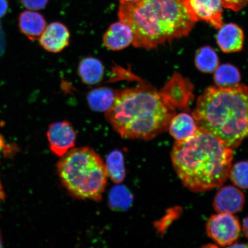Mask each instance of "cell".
<instances>
[{"label":"cell","instance_id":"cell-1","mask_svg":"<svg viewBox=\"0 0 248 248\" xmlns=\"http://www.w3.org/2000/svg\"><path fill=\"white\" fill-rule=\"evenodd\" d=\"M170 155L182 184L201 193L219 187L226 181L233 153L221 140L198 128L193 137L176 141Z\"/></svg>","mask_w":248,"mask_h":248},{"label":"cell","instance_id":"cell-2","mask_svg":"<svg viewBox=\"0 0 248 248\" xmlns=\"http://www.w3.org/2000/svg\"><path fill=\"white\" fill-rule=\"evenodd\" d=\"M118 14L132 30L133 46L147 49L188 36L195 23L184 0L120 2Z\"/></svg>","mask_w":248,"mask_h":248},{"label":"cell","instance_id":"cell-3","mask_svg":"<svg viewBox=\"0 0 248 248\" xmlns=\"http://www.w3.org/2000/svg\"><path fill=\"white\" fill-rule=\"evenodd\" d=\"M176 108L147 85L119 91L105 117L124 139L149 140L169 129Z\"/></svg>","mask_w":248,"mask_h":248},{"label":"cell","instance_id":"cell-4","mask_svg":"<svg viewBox=\"0 0 248 248\" xmlns=\"http://www.w3.org/2000/svg\"><path fill=\"white\" fill-rule=\"evenodd\" d=\"M193 116L198 128L236 148L248 138V86H210L198 98Z\"/></svg>","mask_w":248,"mask_h":248},{"label":"cell","instance_id":"cell-5","mask_svg":"<svg viewBox=\"0 0 248 248\" xmlns=\"http://www.w3.org/2000/svg\"><path fill=\"white\" fill-rule=\"evenodd\" d=\"M62 185L74 198L99 202L108 178L106 164L93 149L74 148L57 164Z\"/></svg>","mask_w":248,"mask_h":248},{"label":"cell","instance_id":"cell-6","mask_svg":"<svg viewBox=\"0 0 248 248\" xmlns=\"http://www.w3.org/2000/svg\"><path fill=\"white\" fill-rule=\"evenodd\" d=\"M170 106L188 111L194 100V86L190 80L181 74L175 73L160 92Z\"/></svg>","mask_w":248,"mask_h":248},{"label":"cell","instance_id":"cell-7","mask_svg":"<svg viewBox=\"0 0 248 248\" xmlns=\"http://www.w3.org/2000/svg\"><path fill=\"white\" fill-rule=\"evenodd\" d=\"M207 235L221 246H230L239 237L240 225L232 214L221 213L210 217L207 222Z\"/></svg>","mask_w":248,"mask_h":248},{"label":"cell","instance_id":"cell-8","mask_svg":"<svg viewBox=\"0 0 248 248\" xmlns=\"http://www.w3.org/2000/svg\"><path fill=\"white\" fill-rule=\"evenodd\" d=\"M184 2L186 10L195 23L204 21L216 29L224 25L221 0H184Z\"/></svg>","mask_w":248,"mask_h":248},{"label":"cell","instance_id":"cell-9","mask_svg":"<svg viewBox=\"0 0 248 248\" xmlns=\"http://www.w3.org/2000/svg\"><path fill=\"white\" fill-rule=\"evenodd\" d=\"M46 136L49 148L57 156H63L75 147L77 133L67 121L51 124L49 126Z\"/></svg>","mask_w":248,"mask_h":248},{"label":"cell","instance_id":"cell-10","mask_svg":"<svg viewBox=\"0 0 248 248\" xmlns=\"http://www.w3.org/2000/svg\"><path fill=\"white\" fill-rule=\"evenodd\" d=\"M70 33L67 27L60 22H53L46 27L40 36V46L46 51L58 53L70 44Z\"/></svg>","mask_w":248,"mask_h":248},{"label":"cell","instance_id":"cell-11","mask_svg":"<svg viewBox=\"0 0 248 248\" xmlns=\"http://www.w3.org/2000/svg\"><path fill=\"white\" fill-rule=\"evenodd\" d=\"M245 197L239 189L228 186L220 189L214 200L213 206L218 213L234 214L243 208Z\"/></svg>","mask_w":248,"mask_h":248},{"label":"cell","instance_id":"cell-12","mask_svg":"<svg viewBox=\"0 0 248 248\" xmlns=\"http://www.w3.org/2000/svg\"><path fill=\"white\" fill-rule=\"evenodd\" d=\"M133 40L131 28L121 21L111 24L103 36L105 46L112 51L122 50L128 47Z\"/></svg>","mask_w":248,"mask_h":248},{"label":"cell","instance_id":"cell-13","mask_svg":"<svg viewBox=\"0 0 248 248\" xmlns=\"http://www.w3.org/2000/svg\"><path fill=\"white\" fill-rule=\"evenodd\" d=\"M217 42L223 52L232 53L240 51L243 47L244 34L240 27L228 23L219 28Z\"/></svg>","mask_w":248,"mask_h":248},{"label":"cell","instance_id":"cell-14","mask_svg":"<svg viewBox=\"0 0 248 248\" xmlns=\"http://www.w3.org/2000/svg\"><path fill=\"white\" fill-rule=\"evenodd\" d=\"M18 26L21 32L31 40H39L46 27L43 15L35 11H26L18 17Z\"/></svg>","mask_w":248,"mask_h":248},{"label":"cell","instance_id":"cell-15","mask_svg":"<svg viewBox=\"0 0 248 248\" xmlns=\"http://www.w3.org/2000/svg\"><path fill=\"white\" fill-rule=\"evenodd\" d=\"M168 129L176 141H184L196 134L198 127L193 116L181 113L172 117Z\"/></svg>","mask_w":248,"mask_h":248},{"label":"cell","instance_id":"cell-16","mask_svg":"<svg viewBox=\"0 0 248 248\" xmlns=\"http://www.w3.org/2000/svg\"><path fill=\"white\" fill-rule=\"evenodd\" d=\"M78 74L86 85H94L100 83L104 76V67L102 62L94 57H86L80 62Z\"/></svg>","mask_w":248,"mask_h":248},{"label":"cell","instance_id":"cell-17","mask_svg":"<svg viewBox=\"0 0 248 248\" xmlns=\"http://www.w3.org/2000/svg\"><path fill=\"white\" fill-rule=\"evenodd\" d=\"M119 92L107 87L92 90L87 95L90 108L94 111L106 112L112 106Z\"/></svg>","mask_w":248,"mask_h":248},{"label":"cell","instance_id":"cell-18","mask_svg":"<svg viewBox=\"0 0 248 248\" xmlns=\"http://www.w3.org/2000/svg\"><path fill=\"white\" fill-rule=\"evenodd\" d=\"M108 178L116 184H120L124 181L126 176L125 163L124 156L120 151L111 152L108 155L106 161Z\"/></svg>","mask_w":248,"mask_h":248},{"label":"cell","instance_id":"cell-19","mask_svg":"<svg viewBox=\"0 0 248 248\" xmlns=\"http://www.w3.org/2000/svg\"><path fill=\"white\" fill-rule=\"evenodd\" d=\"M195 63L202 72L212 73L219 66V59L215 49L204 46L198 49L195 54Z\"/></svg>","mask_w":248,"mask_h":248},{"label":"cell","instance_id":"cell-20","mask_svg":"<svg viewBox=\"0 0 248 248\" xmlns=\"http://www.w3.org/2000/svg\"><path fill=\"white\" fill-rule=\"evenodd\" d=\"M214 79L217 86L228 88L239 84L241 74L237 67L231 64H224L217 67Z\"/></svg>","mask_w":248,"mask_h":248},{"label":"cell","instance_id":"cell-21","mask_svg":"<svg viewBox=\"0 0 248 248\" xmlns=\"http://www.w3.org/2000/svg\"><path fill=\"white\" fill-rule=\"evenodd\" d=\"M229 177L235 185L241 188H248V162H241L231 167Z\"/></svg>","mask_w":248,"mask_h":248},{"label":"cell","instance_id":"cell-22","mask_svg":"<svg viewBox=\"0 0 248 248\" xmlns=\"http://www.w3.org/2000/svg\"><path fill=\"white\" fill-rule=\"evenodd\" d=\"M180 212H181V211H180L179 207L170 209L167 212L166 215L162 219L158 221L155 224V226L157 229V231L160 232V233H162V232L165 231L166 229L171 224L173 220L179 216Z\"/></svg>","mask_w":248,"mask_h":248},{"label":"cell","instance_id":"cell-23","mask_svg":"<svg viewBox=\"0 0 248 248\" xmlns=\"http://www.w3.org/2000/svg\"><path fill=\"white\" fill-rule=\"evenodd\" d=\"M24 7L30 11H39L44 9L48 0H20Z\"/></svg>","mask_w":248,"mask_h":248},{"label":"cell","instance_id":"cell-24","mask_svg":"<svg viewBox=\"0 0 248 248\" xmlns=\"http://www.w3.org/2000/svg\"><path fill=\"white\" fill-rule=\"evenodd\" d=\"M223 7L235 12L240 11L248 4V0H221Z\"/></svg>","mask_w":248,"mask_h":248},{"label":"cell","instance_id":"cell-25","mask_svg":"<svg viewBox=\"0 0 248 248\" xmlns=\"http://www.w3.org/2000/svg\"><path fill=\"white\" fill-rule=\"evenodd\" d=\"M5 36L1 24H0V57L4 54L5 47Z\"/></svg>","mask_w":248,"mask_h":248},{"label":"cell","instance_id":"cell-26","mask_svg":"<svg viewBox=\"0 0 248 248\" xmlns=\"http://www.w3.org/2000/svg\"><path fill=\"white\" fill-rule=\"evenodd\" d=\"M9 8L8 0H0V18L7 13Z\"/></svg>","mask_w":248,"mask_h":248},{"label":"cell","instance_id":"cell-27","mask_svg":"<svg viewBox=\"0 0 248 248\" xmlns=\"http://www.w3.org/2000/svg\"><path fill=\"white\" fill-rule=\"evenodd\" d=\"M8 146L5 143V140L2 136L0 135V153H5V150L8 148Z\"/></svg>","mask_w":248,"mask_h":248},{"label":"cell","instance_id":"cell-28","mask_svg":"<svg viewBox=\"0 0 248 248\" xmlns=\"http://www.w3.org/2000/svg\"><path fill=\"white\" fill-rule=\"evenodd\" d=\"M243 227L244 233L248 239V216L244 220Z\"/></svg>","mask_w":248,"mask_h":248},{"label":"cell","instance_id":"cell-29","mask_svg":"<svg viewBox=\"0 0 248 248\" xmlns=\"http://www.w3.org/2000/svg\"><path fill=\"white\" fill-rule=\"evenodd\" d=\"M5 198V194L2 190V185L0 182V199L4 200Z\"/></svg>","mask_w":248,"mask_h":248},{"label":"cell","instance_id":"cell-30","mask_svg":"<svg viewBox=\"0 0 248 248\" xmlns=\"http://www.w3.org/2000/svg\"><path fill=\"white\" fill-rule=\"evenodd\" d=\"M137 1H138V0H120V2H133Z\"/></svg>","mask_w":248,"mask_h":248},{"label":"cell","instance_id":"cell-31","mask_svg":"<svg viewBox=\"0 0 248 248\" xmlns=\"http://www.w3.org/2000/svg\"><path fill=\"white\" fill-rule=\"evenodd\" d=\"M232 247H248V246H247V245H245V244H241V245L238 244V245H234V246H232Z\"/></svg>","mask_w":248,"mask_h":248},{"label":"cell","instance_id":"cell-32","mask_svg":"<svg viewBox=\"0 0 248 248\" xmlns=\"http://www.w3.org/2000/svg\"><path fill=\"white\" fill-rule=\"evenodd\" d=\"M2 247V241L1 233H0V248Z\"/></svg>","mask_w":248,"mask_h":248}]
</instances>
